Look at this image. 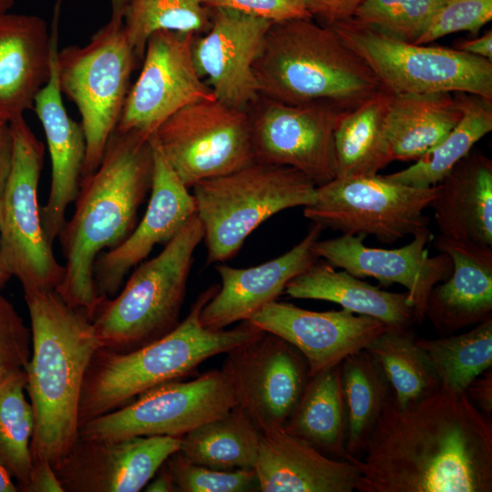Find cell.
Segmentation results:
<instances>
[{"label": "cell", "mask_w": 492, "mask_h": 492, "mask_svg": "<svg viewBox=\"0 0 492 492\" xmlns=\"http://www.w3.org/2000/svg\"><path fill=\"white\" fill-rule=\"evenodd\" d=\"M395 95L468 93L492 99V62L461 51L402 41L354 16L330 26Z\"/></svg>", "instance_id": "9c48e42d"}, {"label": "cell", "mask_w": 492, "mask_h": 492, "mask_svg": "<svg viewBox=\"0 0 492 492\" xmlns=\"http://www.w3.org/2000/svg\"><path fill=\"white\" fill-rule=\"evenodd\" d=\"M466 394L477 407L488 418L492 416V372L491 368L477 376L466 388Z\"/></svg>", "instance_id": "bcb514c9"}, {"label": "cell", "mask_w": 492, "mask_h": 492, "mask_svg": "<svg viewBox=\"0 0 492 492\" xmlns=\"http://www.w3.org/2000/svg\"><path fill=\"white\" fill-rule=\"evenodd\" d=\"M32 351L25 368L34 413L33 460L59 466L79 437L78 410L84 376L97 348L91 319L55 291L24 293Z\"/></svg>", "instance_id": "3957f363"}, {"label": "cell", "mask_w": 492, "mask_h": 492, "mask_svg": "<svg viewBox=\"0 0 492 492\" xmlns=\"http://www.w3.org/2000/svg\"><path fill=\"white\" fill-rule=\"evenodd\" d=\"M248 321L295 347L307 363L308 378L341 364L389 329L379 320L345 309L314 312L276 301Z\"/></svg>", "instance_id": "d6986e66"}, {"label": "cell", "mask_w": 492, "mask_h": 492, "mask_svg": "<svg viewBox=\"0 0 492 492\" xmlns=\"http://www.w3.org/2000/svg\"><path fill=\"white\" fill-rule=\"evenodd\" d=\"M180 444L181 437L170 436L116 441L78 437L55 471L64 492H138Z\"/></svg>", "instance_id": "ffe728a7"}, {"label": "cell", "mask_w": 492, "mask_h": 492, "mask_svg": "<svg viewBox=\"0 0 492 492\" xmlns=\"http://www.w3.org/2000/svg\"><path fill=\"white\" fill-rule=\"evenodd\" d=\"M259 94L281 103L353 108L382 87L334 30L313 18L272 23L255 60Z\"/></svg>", "instance_id": "5b68a950"}, {"label": "cell", "mask_w": 492, "mask_h": 492, "mask_svg": "<svg viewBox=\"0 0 492 492\" xmlns=\"http://www.w3.org/2000/svg\"><path fill=\"white\" fill-rule=\"evenodd\" d=\"M210 8H228L272 23L312 18L303 0H203Z\"/></svg>", "instance_id": "7bdbcfd3"}, {"label": "cell", "mask_w": 492, "mask_h": 492, "mask_svg": "<svg viewBox=\"0 0 492 492\" xmlns=\"http://www.w3.org/2000/svg\"><path fill=\"white\" fill-rule=\"evenodd\" d=\"M342 387L347 413L346 452L355 456L364 450L390 387L381 370L364 349L341 364Z\"/></svg>", "instance_id": "836d02e7"}, {"label": "cell", "mask_w": 492, "mask_h": 492, "mask_svg": "<svg viewBox=\"0 0 492 492\" xmlns=\"http://www.w3.org/2000/svg\"><path fill=\"white\" fill-rule=\"evenodd\" d=\"M13 5L14 0H0V16L7 13Z\"/></svg>", "instance_id": "db71d44e"}, {"label": "cell", "mask_w": 492, "mask_h": 492, "mask_svg": "<svg viewBox=\"0 0 492 492\" xmlns=\"http://www.w3.org/2000/svg\"><path fill=\"white\" fill-rule=\"evenodd\" d=\"M283 292L292 298L335 302L355 314L379 320L389 329H405L415 323L414 306L406 292L382 290L344 270L336 271L323 260H317L292 279Z\"/></svg>", "instance_id": "83f0119b"}, {"label": "cell", "mask_w": 492, "mask_h": 492, "mask_svg": "<svg viewBox=\"0 0 492 492\" xmlns=\"http://www.w3.org/2000/svg\"><path fill=\"white\" fill-rule=\"evenodd\" d=\"M26 492H64L55 468L46 460H33L29 484Z\"/></svg>", "instance_id": "f6af8a7d"}, {"label": "cell", "mask_w": 492, "mask_h": 492, "mask_svg": "<svg viewBox=\"0 0 492 492\" xmlns=\"http://www.w3.org/2000/svg\"><path fill=\"white\" fill-rule=\"evenodd\" d=\"M470 55L492 61V32L489 30L482 36L462 42L458 48Z\"/></svg>", "instance_id": "c3c4849f"}, {"label": "cell", "mask_w": 492, "mask_h": 492, "mask_svg": "<svg viewBox=\"0 0 492 492\" xmlns=\"http://www.w3.org/2000/svg\"><path fill=\"white\" fill-rule=\"evenodd\" d=\"M434 247L449 256L451 274L431 291L425 316L443 334L492 318V247L452 240L433 239Z\"/></svg>", "instance_id": "484cf974"}, {"label": "cell", "mask_w": 492, "mask_h": 492, "mask_svg": "<svg viewBox=\"0 0 492 492\" xmlns=\"http://www.w3.org/2000/svg\"><path fill=\"white\" fill-rule=\"evenodd\" d=\"M323 230L313 223L293 248L260 265L250 268L217 265L220 284L201 310L202 324L211 330L224 329L236 322L249 320L264 305L275 301L292 279L318 260L312 247Z\"/></svg>", "instance_id": "603a6c76"}, {"label": "cell", "mask_w": 492, "mask_h": 492, "mask_svg": "<svg viewBox=\"0 0 492 492\" xmlns=\"http://www.w3.org/2000/svg\"><path fill=\"white\" fill-rule=\"evenodd\" d=\"M26 374L17 371L0 382V466L26 492L33 458L30 449L34 413L25 397Z\"/></svg>", "instance_id": "8d00e7d4"}, {"label": "cell", "mask_w": 492, "mask_h": 492, "mask_svg": "<svg viewBox=\"0 0 492 492\" xmlns=\"http://www.w3.org/2000/svg\"><path fill=\"white\" fill-rule=\"evenodd\" d=\"M111 3V20L123 21L125 9L128 0H110Z\"/></svg>", "instance_id": "816d5d0a"}, {"label": "cell", "mask_w": 492, "mask_h": 492, "mask_svg": "<svg viewBox=\"0 0 492 492\" xmlns=\"http://www.w3.org/2000/svg\"><path fill=\"white\" fill-rule=\"evenodd\" d=\"M194 36L162 30L149 37L140 73L129 87L117 129L149 138L179 109L216 98L196 69Z\"/></svg>", "instance_id": "9a60e30c"}, {"label": "cell", "mask_w": 492, "mask_h": 492, "mask_svg": "<svg viewBox=\"0 0 492 492\" xmlns=\"http://www.w3.org/2000/svg\"><path fill=\"white\" fill-rule=\"evenodd\" d=\"M438 193V185L415 188L386 175L334 178L316 188L314 201L303 215L323 229L343 234L373 235L384 244L429 229L424 214Z\"/></svg>", "instance_id": "8fae6325"}, {"label": "cell", "mask_w": 492, "mask_h": 492, "mask_svg": "<svg viewBox=\"0 0 492 492\" xmlns=\"http://www.w3.org/2000/svg\"><path fill=\"white\" fill-rule=\"evenodd\" d=\"M238 405L222 370L190 381H170L139 395L128 404L79 426V437L116 441L135 436L181 437Z\"/></svg>", "instance_id": "4fadbf2b"}, {"label": "cell", "mask_w": 492, "mask_h": 492, "mask_svg": "<svg viewBox=\"0 0 492 492\" xmlns=\"http://www.w3.org/2000/svg\"><path fill=\"white\" fill-rule=\"evenodd\" d=\"M10 278L11 275L5 270L0 256V290L5 287Z\"/></svg>", "instance_id": "f5cc1de1"}, {"label": "cell", "mask_w": 492, "mask_h": 492, "mask_svg": "<svg viewBox=\"0 0 492 492\" xmlns=\"http://www.w3.org/2000/svg\"><path fill=\"white\" fill-rule=\"evenodd\" d=\"M359 492H491L492 422L439 386L399 406L388 395L364 448Z\"/></svg>", "instance_id": "6da1fadb"}, {"label": "cell", "mask_w": 492, "mask_h": 492, "mask_svg": "<svg viewBox=\"0 0 492 492\" xmlns=\"http://www.w3.org/2000/svg\"><path fill=\"white\" fill-rule=\"evenodd\" d=\"M13 149L11 123L0 118V200L11 169Z\"/></svg>", "instance_id": "7dc6e473"}, {"label": "cell", "mask_w": 492, "mask_h": 492, "mask_svg": "<svg viewBox=\"0 0 492 492\" xmlns=\"http://www.w3.org/2000/svg\"><path fill=\"white\" fill-rule=\"evenodd\" d=\"M137 58L123 21L111 19L86 46H69L57 52L59 88L77 106L86 138L82 179L94 173L102 160L118 126Z\"/></svg>", "instance_id": "ba28073f"}, {"label": "cell", "mask_w": 492, "mask_h": 492, "mask_svg": "<svg viewBox=\"0 0 492 492\" xmlns=\"http://www.w3.org/2000/svg\"><path fill=\"white\" fill-rule=\"evenodd\" d=\"M202 240L195 214L160 253L138 264L118 295L101 302L92 319L100 347L133 351L179 323L194 251Z\"/></svg>", "instance_id": "8992f818"}, {"label": "cell", "mask_w": 492, "mask_h": 492, "mask_svg": "<svg viewBox=\"0 0 492 492\" xmlns=\"http://www.w3.org/2000/svg\"><path fill=\"white\" fill-rule=\"evenodd\" d=\"M219 287L213 284L203 291L186 318L163 337L129 352L97 348L84 376L79 426L157 385L190 375L214 355L263 335L265 332L248 320L231 329L211 330L202 324L201 310Z\"/></svg>", "instance_id": "277c9868"}, {"label": "cell", "mask_w": 492, "mask_h": 492, "mask_svg": "<svg viewBox=\"0 0 492 492\" xmlns=\"http://www.w3.org/2000/svg\"><path fill=\"white\" fill-rule=\"evenodd\" d=\"M365 350L384 374L399 406H405L440 386L408 328L386 330Z\"/></svg>", "instance_id": "d590c367"}, {"label": "cell", "mask_w": 492, "mask_h": 492, "mask_svg": "<svg viewBox=\"0 0 492 492\" xmlns=\"http://www.w3.org/2000/svg\"><path fill=\"white\" fill-rule=\"evenodd\" d=\"M412 237L403 247L383 249L365 245L364 235L342 234L318 239L312 250L318 259L358 278L371 277L384 285L405 287L414 306L415 323H422L432 289L451 274L453 264L444 252L429 255L426 245L434 239L429 229Z\"/></svg>", "instance_id": "e0dca14e"}, {"label": "cell", "mask_w": 492, "mask_h": 492, "mask_svg": "<svg viewBox=\"0 0 492 492\" xmlns=\"http://www.w3.org/2000/svg\"><path fill=\"white\" fill-rule=\"evenodd\" d=\"M31 330L0 292V382L24 370L30 359Z\"/></svg>", "instance_id": "b9f144b4"}, {"label": "cell", "mask_w": 492, "mask_h": 492, "mask_svg": "<svg viewBox=\"0 0 492 492\" xmlns=\"http://www.w3.org/2000/svg\"><path fill=\"white\" fill-rule=\"evenodd\" d=\"M261 430L239 405L181 436L179 452L190 462L218 470L254 468Z\"/></svg>", "instance_id": "1f68e13d"}, {"label": "cell", "mask_w": 492, "mask_h": 492, "mask_svg": "<svg viewBox=\"0 0 492 492\" xmlns=\"http://www.w3.org/2000/svg\"><path fill=\"white\" fill-rule=\"evenodd\" d=\"M445 0H364L354 17L388 36L415 43Z\"/></svg>", "instance_id": "f35d334b"}, {"label": "cell", "mask_w": 492, "mask_h": 492, "mask_svg": "<svg viewBox=\"0 0 492 492\" xmlns=\"http://www.w3.org/2000/svg\"><path fill=\"white\" fill-rule=\"evenodd\" d=\"M56 49L50 77L39 91L34 110L42 124L51 159V185L46 205L40 210L48 241L53 244L64 227L67 206L77 199L86 160V138L81 123L67 114L59 88Z\"/></svg>", "instance_id": "d4e9b609"}, {"label": "cell", "mask_w": 492, "mask_h": 492, "mask_svg": "<svg viewBox=\"0 0 492 492\" xmlns=\"http://www.w3.org/2000/svg\"><path fill=\"white\" fill-rule=\"evenodd\" d=\"M150 141L154 167L146 212L119 245L101 252L94 263V283L102 300L116 296L128 272L142 262L157 244L166 245L170 241L196 214L192 193L151 138Z\"/></svg>", "instance_id": "44dd1931"}, {"label": "cell", "mask_w": 492, "mask_h": 492, "mask_svg": "<svg viewBox=\"0 0 492 492\" xmlns=\"http://www.w3.org/2000/svg\"><path fill=\"white\" fill-rule=\"evenodd\" d=\"M61 3L56 0L50 31L36 15L0 16V118L10 123L34 108L50 77Z\"/></svg>", "instance_id": "7402d4cb"}, {"label": "cell", "mask_w": 492, "mask_h": 492, "mask_svg": "<svg viewBox=\"0 0 492 492\" xmlns=\"http://www.w3.org/2000/svg\"><path fill=\"white\" fill-rule=\"evenodd\" d=\"M391 97L381 88L341 116L334 131L336 177L378 174L392 162L386 140Z\"/></svg>", "instance_id": "f546056e"}, {"label": "cell", "mask_w": 492, "mask_h": 492, "mask_svg": "<svg viewBox=\"0 0 492 492\" xmlns=\"http://www.w3.org/2000/svg\"><path fill=\"white\" fill-rule=\"evenodd\" d=\"M11 128L13 159L0 200V256L24 293L56 290L65 268L46 235L37 201L45 146L24 117L11 122Z\"/></svg>", "instance_id": "30bf717a"}, {"label": "cell", "mask_w": 492, "mask_h": 492, "mask_svg": "<svg viewBox=\"0 0 492 492\" xmlns=\"http://www.w3.org/2000/svg\"><path fill=\"white\" fill-rule=\"evenodd\" d=\"M287 429L319 451L349 459L341 364L308 378Z\"/></svg>", "instance_id": "4dcf8cb0"}, {"label": "cell", "mask_w": 492, "mask_h": 492, "mask_svg": "<svg viewBox=\"0 0 492 492\" xmlns=\"http://www.w3.org/2000/svg\"><path fill=\"white\" fill-rule=\"evenodd\" d=\"M253 469L262 492H352L360 476L352 456L332 459L285 427L261 431Z\"/></svg>", "instance_id": "cb8c5ba5"}, {"label": "cell", "mask_w": 492, "mask_h": 492, "mask_svg": "<svg viewBox=\"0 0 492 492\" xmlns=\"http://www.w3.org/2000/svg\"><path fill=\"white\" fill-rule=\"evenodd\" d=\"M440 386L465 393L492 366V318L458 335L415 338Z\"/></svg>", "instance_id": "e575fe53"}, {"label": "cell", "mask_w": 492, "mask_h": 492, "mask_svg": "<svg viewBox=\"0 0 492 492\" xmlns=\"http://www.w3.org/2000/svg\"><path fill=\"white\" fill-rule=\"evenodd\" d=\"M261 97L254 114L249 115L254 160L293 168L317 187L336 178L334 131L341 116L351 108Z\"/></svg>", "instance_id": "5bb4252c"}, {"label": "cell", "mask_w": 492, "mask_h": 492, "mask_svg": "<svg viewBox=\"0 0 492 492\" xmlns=\"http://www.w3.org/2000/svg\"><path fill=\"white\" fill-rule=\"evenodd\" d=\"M364 0H303L313 19L323 26H332L352 17Z\"/></svg>", "instance_id": "ee69618b"}, {"label": "cell", "mask_w": 492, "mask_h": 492, "mask_svg": "<svg viewBox=\"0 0 492 492\" xmlns=\"http://www.w3.org/2000/svg\"><path fill=\"white\" fill-rule=\"evenodd\" d=\"M221 370L261 431L285 426L308 380L302 354L269 333L228 352Z\"/></svg>", "instance_id": "2e32d148"}, {"label": "cell", "mask_w": 492, "mask_h": 492, "mask_svg": "<svg viewBox=\"0 0 492 492\" xmlns=\"http://www.w3.org/2000/svg\"><path fill=\"white\" fill-rule=\"evenodd\" d=\"M272 24L232 9H210V26L194 37L192 56L218 100L246 110L259 98L253 66Z\"/></svg>", "instance_id": "ac0fdd59"}, {"label": "cell", "mask_w": 492, "mask_h": 492, "mask_svg": "<svg viewBox=\"0 0 492 492\" xmlns=\"http://www.w3.org/2000/svg\"><path fill=\"white\" fill-rule=\"evenodd\" d=\"M19 488L8 473L0 466V492H17Z\"/></svg>", "instance_id": "f907efd6"}, {"label": "cell", "mask_w": 492, "mask_h": 492, "mask_svg": "<svg viewBox=\"0 0 492 492\" xmlns=\"http://www.w3.org/2000/svg\"><path fill=\"white\" fill-rule=\"evenodd\" d=\"M192 188L210 264L235 255L246 238L274 214L311 205L317 186L293 168L254 161Z\"/></svg>", "instance_id": "52a82bcc"}, {"label": "cell", "mask_w": 492, "mask_h": 492, "mask_svg": "<svg viewBox=\"0 0 492 492\" xmlns=\"http://www.w3.org/2000/svg\"><path fill=\"white\" fill-rule=\"evenodd\" d=\"M431 204L444 237L492 247V161L471 150L437 184Z\"/></svg>", "instance_id": "4316f807"}, {"label": "cell", "mask_w": 492, "mask_h": 492, "mask_svg": "<svg viewBox=\"0 0 492 492\" xmlns=\"http://www.w3.org/2000/svg\"><path fill=\"white\" fill-rule=\"evenodd\" d=\"M462 117L454 128L436 147L415 164L386 177L415 188L437 185L452 168L492 130V99L468 93H456Z\"/></svg>", "instance_id": "d6a6232c"}, {"label": "cell", "mask_w": 492, "mask_h": 492, "mask_svg": "<svg viewBox=\"0 0 492 492\" xmlns=\"http://www.w3.org/2000/svg\"><path fill=\"white\" fill-rule=\"evenodd\" d=\"M153 167L150 138L115 128L98 168L82 179L74 213L57 236L66 263L55 291L91 321L104 301L94 283L96 259L135 229L138 209L151 190Z\"/></svg>", "instance_id": "7a4b0ae2"}, {"label": "cell", "mask_w": 492, "mask_h": 492, "mask_svg": "<svg viewBox=\"0 0 492 492\" xmlns=\"http://www.w3.org/2000/svg\"><path fill=\"white\" fill-rule=\"evenodd\" d=\"M150 138L189 189L255 161L249 114L217 98L183 107Z\"/></svg>", "instance_id": "7c38bea8"}, {"label": "cell", "mask_w": 492, "mask_h": 492, "mask_svg": "<svg viewBox=\"0 0 492 492\" xmlns=\"http://www.w3.org/2000/svg\"><path fill=\"white\" fill-rule=\"evenodd\" d=\"M147 492H173L175 487L168 470L166 464L164 463L155 476L149 480V482L144 487Z\"/></svg>", "instance_id": "681fc988"}, {"label": "cell", "mask_w": 492, "mask_h": 492, "mask_svg": "<svg viewBox=\"0 0 492 492\" xmlns=\"http://www.w3.org/2000/svg\"><path fill=\"white\" fill-rule=\"evenodd\" d=\"M210 9L203 0H128L123 15L128 40L138 59L149 37L157 31L204 33Z\"/></svg>", "instance_id": "74e56055"}, {"label": "cell", "mask_w": 492, "mask_h": 492, "mask_svg": "<svg viewBox=\"0 0 492 492\" xmlns=\"http://www.w3.org/2000/svg\"><path fill=\"white\" fill-rule=\"evenodd\" d=\"M165 464L176 491L248 492L260 490L254 469H213L190 462L179 451L172 454Z\"/></svg>", "instance_id": "ab89813d"}, {"label": "cell", "mask_w": 492, "mask_h": 492, "mask_svg": "<svg viewBox=\"0 0 492 492\" xmlns=\"http://www.w3.org/2000/svg\"><path fill=\"white\" fill-rule=\"evenodd\" d=\"M462 117L452 93L392 94L386 140L392 161L417 160L436 147Z\"/></svg>", "instance_id": "f1b7e54d"}, {"label": "cell", "mask_w": 492, "mask_h": 492, "mask_svg": "<svg viewBox=\"0 0 492 492\" xmlns=\"http://www.w3.org/2000/svg\"><path fill=\"white\" fill-rule=\"evenodd\" d=\"M491 19L492 0H445L415 44L425 45L459 31L477 35Z\"/></svg>", "instance_id": "60d3db41"}]
</instances>
